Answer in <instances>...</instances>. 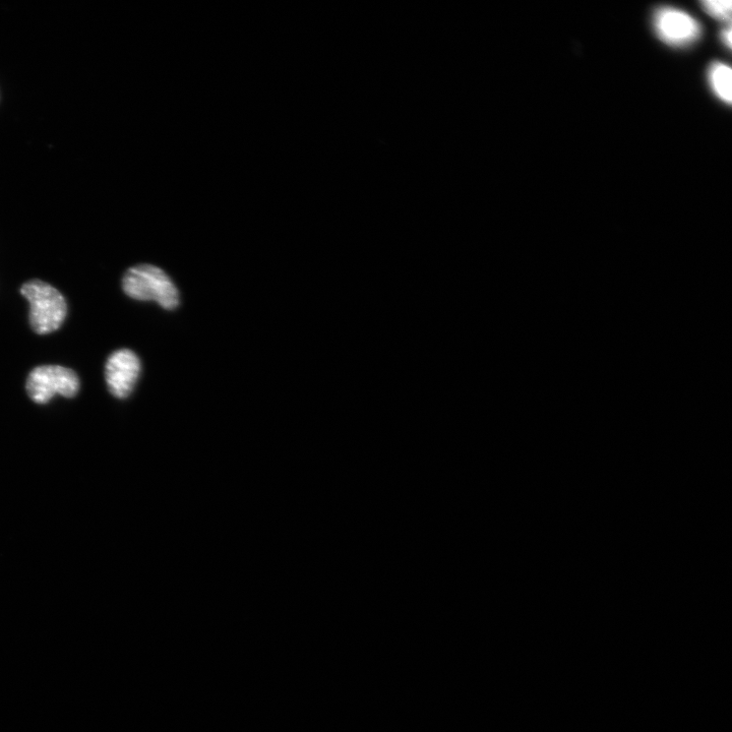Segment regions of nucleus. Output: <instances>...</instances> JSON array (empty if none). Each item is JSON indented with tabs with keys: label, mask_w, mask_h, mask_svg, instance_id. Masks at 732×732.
Instances as JSON below:
<instances>
[{
	"label": "nucleus",
	"mask_w": 732,
	"mask_h": 732,
	"mask_svg": "<svg viewBox=\"0 0 732 732\" xmlns=\"http://www.w3.org/2000/svg\"><path fill=\"white\" fill-rule=\"evenodd\" d=\"M140 374V358L130 349H119L107 359L105 380L109 392L117 399H126L132 394Z\"/></svg>",
	"instance_id": "nucleus-4"
},
{
	"label": "nucleus",
	"mask_w": 732,
	"mask_h": 732,
	"mask_svg": "<svg viewBox=\"0 0 732 732\" xmlns=\"http://www.w3.org/2000/svg\"><path fill=\"white\" fill-rule=\"evenodd\" d=\"M653 24L659 38L669 45L691 44L701 34L699 23L687 13L677 9H659L654 15Z\"/></svg>",
	"instance_id": "nucleus-5"
},
{
	"label": "nucleus",
	"mask_w": 732,
	"mask_h": 732,
	"mask_svg": "<svg viewBox=\"0 0 732 732\" xmlns=\"http://www.w3.org/2000/svg\"><path fill=\"white\" fill-rule=\"evenodd\" d=\"M731 33L732 31L730 26H728V28L723 31V41L728 48L731 47Z\"/></svg>",
	"instance_id": "nucleus-8"
},
{
	"label": "nucleus",
	"mask_w": 732,
	"mask_h": 732,
	"mask_svg": "<svg viewBox=\"0 0 732 732\" xmlns=\"http://www.w3.org/2000/svg\"><path fill=\"white\" fill-rule=\"evenodd\" d=\"M21 294L30 303L29 321L36 334H51L63 326L68 303L56 288L41 280H31L23 284Z\"/></svg>",
	"instance_id": "nucleus-1"
},
{
	"label": "nucleus",
	"mask_w": 732,
	"mask_h": 732,
	"mask_svg": "<svg viewBox=\"0 0 732 732\" xmlns=\"http://www.w3.org/2000/svg\"><path fill=\"white\" fill-rule=\"evenodd\" d=\"M701 6L711 17L730 23L732 4L729 0H706V2L701 3Z\"/></svg>",
	"instance_id": "nucleus-7"
},
{
	"label": "nucleus",
	"mask_w": 732,
	"mask_h": 732,
	"mask_svg": "<svg viewBox=\"0 0 732 732\" xmlns=\"http://www.w3.org/2000/svg\"><path fill=\"white\" fill-rule=\"evenodd\" d=\"M122 289L133 299L155 301L168 311L179 305V292L174 283L163 270L152 265L129 269L122 279Z\"/></svg>",
	"instance_id": "nucleus-2"
},
{
	"label": "nucleus",
	"mask_w": 732,
	"mask_h": 732,
	"mask_svg": "<svg viewBox=\"0 0 732 732\" xmlns=\"http://www.w3.org/2000/svg\"><path fill=\"white\" fill-rule=\"evenodd\" d=\"M731 69L723 64H714L709 71L710 85L722 101L731 103Z\"/></svg>",
	"instance_id": "nucleus-6"
},
{
	"label": "nucleus",
	"mask_w": 732,
	"mask_h": 732,
	"mask_svg": "<svg viewBox=\"0 0 732 732\" xmlns=\"http://www.w3.org/2000/svg\"><path fill=\"white\" fill-rule=\"evenodd\" d=\"M26 390L37 404L48 403L54 395L74 398L80 391V379L76 372L61 365L37 366L27 378Z\"/></svg>",
	"instance_id": "nucleus-3"
}]
</instances>
